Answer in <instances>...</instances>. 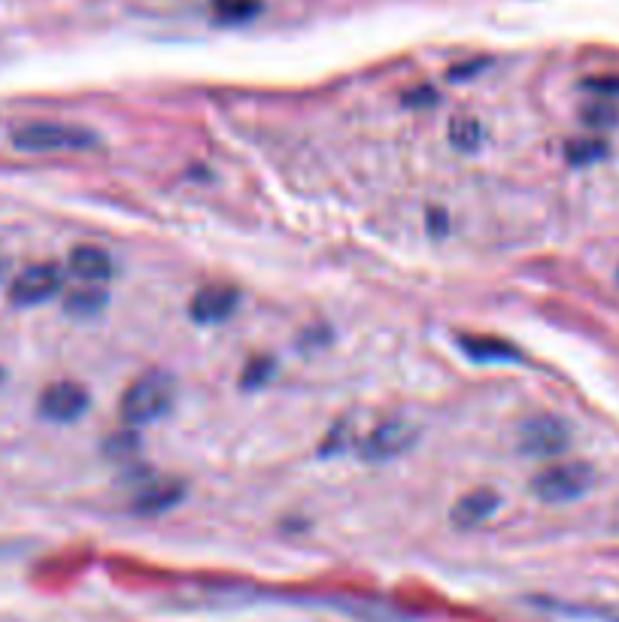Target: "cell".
<instances>
[{"mask_svg": "<svg viewBox=\"0 0 619 622\" xmlns=\"http://www.w3.org/2000/svg\"><path fill=\"white\" fill-rule=\"evenodd\" d=\"M173 398H176V386H173V377L168 374H143L138 380L131 383L122 395V419L128 426H150L155 419L168 414L173 407Z\"/></svg>", "mask_w": 619, "mask_h": 622, "instance_id": "1", "label": "cell"}, {"mask_svg": "<svg viewBox=\"0 0 619 622\" xmlns=\"http://www.w3.org/2000/svg\"><path fill=\"white\" fill-rule=\"evenodd\" d=\"M12 146L22 152H82L98 146V134L68 122H31L12 131Z\"/></svg>", "mask_w": 619, "mask_h": 622, "instance_id": "2", "label": "cell"}, {"mask_svg": "<svg viewBox=\"0 0 619 622\" xmlns=\"http://www.w3.org/2000/svg\"><path fill=\"white\" fill-rule=\"evenodd\" d=\"M596 480L592 468L586 461H552L531 480V492L544 504H565L589 492Z\"/></svg>", "mask_w": 619, "mask_h": 622, "instance_id": "3", "label": "cell"}, {"mask_svg": "<svg viewBox=\"0 0 619 622\" xmlns=\"http://www.w3.org/2000/svg\"><path fill=\"white\" fill-rule=\"evenodd\" d=\"M571 443V431L556 416H535L519 428V450L535 459H556Z\"/></svg>", "mask_w": 619, "mask_h": 622, "instance_id": "4", "label": "cell"}, {"mask_svg": "<svg viewBox=\"0 0 619 622\" xmlns=\"http://www.w3.org/2000/svg\"><path fill=\"white\" fill-rule=\"evenodd\" d=\"M413 443H416V428L407 419H386L367 431L358 452L365 461H392L410 450Z\"/></svg>", "mask_w": 619, "mask_h": 622, "instance_id": "5", "label": "cell"}, {"mask_svg": "<svg viewBox=\"0 0 619 622\" xmlns=\"http://www.w3.org/2000/svg\"><path fill=\"white\" fill-rule=\"evenodd\" d=\"M61 283H64V274L55 265H31L12 279L10 298L19 307H34V304L55 298L61 292Z\"/></svg>", "mask_w": 619, "mask_h": 622, "instance_id": "6", "label": "cell"}, {"mask_svg": "<svg viewBox=\"0 0 619 622\" xmlns=\"http://www.w3.org/2000/svg\"><path fill=\"white\" fill-rule=\"evenodd\" d=\"M89 410V392L80 383L58 380L49 383L40 395V416L49 422H73Z\"/></svg>", "mask_w": 619, "mask_h": 622, "instance_id": "7", "label": "cell"}, {"mask_svg": "<svg viewBox=\"0 0 619 622\" xmlns=\"http://www.w3.org/2000/svg\"><path fill=\"white\" fill-rule=\"evenodd\" d=\"M241 304V292L234 286H225V283H213V286L197 288L195 298L189 304V313L192 319L201 325H216L225 323L231 313L237 310Z\"/></svg>", "mask_w": 619, "mask_h": 622, "instance_id": "8", "label": "cell"}, {"mask_svg": "<svg viewBox=\"0 0 619 622\" xmlns=\"http://www.w3.org/2000/svg\"><path fill=\"white\" fill-rule=\"evenodd\" d=\"M185 496V486L180 480H152V483L140 486L134 498H131V510L140 517H159L164 510L176 508Z\"/></svg>", "mask_w": 619, "mask_h": 622, "instance_id": "9", "label": "cell"}, {"mask_svg": "<svg viewBox=\"0 0 619 622\" xmlns=\"http://www.w3.org/2000/svg\"><path fill=\"white\" fill-rule=\"evenodd\" d=\"M70 274L80 277L89 286H103L106 279L113 277V258L103 253L101 246H77L70 253Z\"/></svg>", "mask_w": 619, "mask_h": 622, "instance_id": "10", "label": "cell"}, {"mask_svg": "<svg viewBox=\"0 0 619 622\" xmlns=\"http://www.w3.org/2000/svg\"><path fill=\"white\" fill-rule=\"evenodd\" d=\"M498 508H501V498L495 496L493 489H474L453 508V522L459 529H477L483 522H489Z\"/></svg>", "mask_w": 619, "mask_h": 622, "instance_id": "11", "label": "cell"}, {"mask_svg": "<svg viewBox=\"0 0 619 622\" xmlns=\"http://www.w3.org/2000/svg\"><path fill=\"white\" fill-rule=\"evenodd\" d=\"M461 349L468 353L474 361H514L519 358L514 346L498 340V337H461Z\"/></svg>", "mask_w": 619, "mask_h": 622, "instance_id": "12", "label": "cell"}, {"mask_svg": "<svg viewBox=\"0 0 619 622\" xmlns=\"http://www.w3.org/2000/svg\"><path fill=\"white\" fill-rule=\"evenodd\" d=\"M103 304H106V292L101 286H89V283L68 292V298H64V307H68L70 316H82V319L98 316L103 310Z\"/></svg>", "mask_w": 619, "mask_h": 622, "instance_id": "13", "label": "cell"}, {"mask_svg": "<svg viewBox=\"0 0 619 622\" xmlns=\"http://www.w3.org/2000/svg\"><path fill=\"white\" fill-rule=\"evenodd\" d=\"M449 140H453V146L461 152L477 150L483 140L480 122H477V119H470V115H461V119H456L453 128H449Z\"/></svg>", "mask_w": 619, "mask_h": 622, "instance_id": "14", "label": "cell"}, {"mask_svg": "<svg viewBox=\"0 0 619 622\" xmlns=\"http://www.w3.org/2000/svg\"><path fill=\"white\" fill-rule=\"evenodd\" d=\"M605 152H608L605 140L584 137V140H571V143L565 146V159H568L571 164H592L598 162Z\"/></svg>", "mask_w": 619, "mask_h": 622, "instance_id": "15", "label": "cell"}, {"mask_svg": "<svg viewBox=\"0 0 619 622\" xmlns=\"http://www.w3.org/2000/svg\"><path fill=\"white\" fill-rule=\"evenodd\" d=\"M103 450H106L110 459H119V461L131 459V456L140 450L138 431H134V428H128V431H113V435L106 438V443H103Z\"/></svg>", "mask_w": 619, "mask_h": 622, "instance_id": "16", "label": "cell"}, {"mask_svg": "<svg viewBox=\"0 0 619 622\" xmlns=\"http://www.w3.org/2000/svg\"><path fill=\"white\" fill-rule=\"evenodd\" d=\"M258 12V0H216V16L225 22H246Z\"/></svg>", "mask_w": 619, "mask_h": 622, "instance_id": "17", "label": "cell"}, {"mask_svg": "<svg viewBox=\"0 0 619 622\" xmlns=\"http://www.w3.org/2000/svg\"><path fill=\"white\" fill-rule=\"evenodd\" d=\"M617 119H619L617 106L605 104V101L584 106V122L589 128H613L617 125Z\"/></svg>", "mask_w": 619, "mask_h": 622, "instance_id": "18", "label": "cell"}, {"mask_svg": "<svg viewBox=\"0 0 619 622\" xmlns=\"http://www.w3.org/2000/svg\"><path fill=\"white\" fill-rule=\"evenodd\" d=\"M584 85L598 98H617L619 94V77H596V80H586Z\"/></svg>", "mask_w": 619, "mask_h": 622, "instance_id": "19", "label": "cell"}, {"mask_svg": "<svg viewBox=\"0 0 619 622\" xmlns=\"http://www.w3.org/2000/svg\"><path fill=\"white\" fill-rule=\"evenodd\" d=\"M0 271H3V265H0Z\"/></svg>", "mask_w": 619, "mask_h": 622, "instance_id": "20", "label": "cell"}]
</instances>
